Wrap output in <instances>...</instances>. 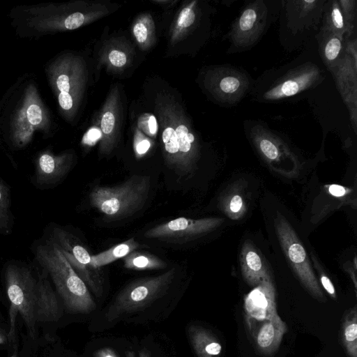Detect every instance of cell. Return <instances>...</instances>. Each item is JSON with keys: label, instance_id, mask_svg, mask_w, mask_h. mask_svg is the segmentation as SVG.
I'll return each mask as SVG.
<instances>
[{"label": "cell", "instance_id": "obj_14", "mask_svg": "<svg viewBox=\"0 0 357 357\" xmlns=\"http://www.w3.org/2000/svg\"><path fill=\"white\" fill-rule=\"evenodd\" d=\"M257 350L264 356L273 354L279 348L287 331L286 323L281 319L261 322H245Z\"/></svg>", "mask_w": 357, "mask_h": 357}, {"label": "cell", "instance_id": "obj_22", "mask_svg": "<svg viewBox=\"0 0 357 357\" xmlns=\"http://www.w3.org/2000/svg\"><path fill=\"white\" fill-rule=\"evenodd\" d=\"M123 266L133 271L162 269L167 263L158 257L145 252L132 251L123 258Z\"/></svg>", "mask_w": 357, "mask_h": 357}, {"label": "cell", "instance_id": "obj_9", "mask_svg": "<svg viewBox=\"0 0 357 357\" xmlns=\"http://www.w3.org/2000/svg\"><path fill=\"white\" fill-rule=\"evenodd\" d=\"M281 244L301 283L315 299L325 302L326 298L311 268L304 248L287 220L280 215L275 221Z\"/></svg>", "mask_w": 357, "mask_h": 357}, {"label": "cell", "instance_id": "obj_24", "mask_svg": "<svg viewBox=\"0 0 357 357\" xmlns=\"http://www.w3.org/2000/svg\"><path fill=\"white\" fill-rule=\"evenodd\" d=\"M244 264L243 275L250 285H257L266 277L261 259L255 251L249 250L244 255Z\"/></svg>", "mask_w": 357, "mask_h": 357}, {"label": "cell", "instance_id": "obj_8", "mask_svg": "<svg viewBox=\"0 0 357 357\" xmlns=\"http://www.w3.org/2000/svg\"><path fill=\"white\" fill-rule=\"evenodd\" d=\"M51 231L48 240L59 248L93 294L97 297L101 296L103 292V272L102 268H94L91 265V255L88 250L74 235L66 230L56 227Z\"/></svg>", "mask_w": 357, "mask_h": 357}, {"label": "cell", "instance_id": "obj_13", "mask_svg": "<svg viewBox=\"0 0 357 357\" xmlns=\"http://www.w3.org/2000/svg\"><path fill=\"white\" fill-rule=\"evenodd\" d=\"M356 52L354 49L344 57L340 56L329 68L348 107L354 131L356 128V54H354Z\"/></svg>", "mask_w": 357, "mask_h": 357}, {"label": "cell", "instance_id": "obj_18", "mask_svg": "<svg viewBox=\"0 0 357 357\" xmlns=\"http://www.w3.org/2000/svg\"><path fill=\"white\" fill-rule=\"evenodd\" d=\"M322 24L319 31L350 37L337 0L326 1L322 13Z\"/></svg>", "mask_w": 357, "mask_h": 357}, {"label": "cell", "instance_id": "obj_26", "mask_svg": "<svg viewBox=\"0 0 357 357\" xmlns=\"http://www.w3.org/2000/svg\"><path fill=\"white\" fill-rule=\"evenodd\" d=\"M195 3V1L192 2L190 6L183 8L179 13L176 21V28L179 31L185 30L194 24L196 19L195 11L193 8Z\"/></svg>", "mask_w": 357, "mask_h": 357}, {"label": "cell", "instance_id": "obj_42", "mask_svg": "<svg viewBox=\"0 0 357 357\" xmlns=\"http://www.w3.org/2000/svg\"><path fill=\"white\" fill-rule=\"evenodd\" d=\"M10 357H17V353L14 352V354Z\"/></svg>", "mask_w": 357, "mask_h": 357}, {"label": "cell", "instance_id": "obj_15", "mask_svg": "<svg viewBox=\"0 0 357 357\" xmlns=\"http://www.w3.org/2000/svg\"><path fill=\"white\" fill-rule=\"evenodd\" d=\"M71 162L66 156L54 157L48 153L40 156L33 183L38 188H47L61 182L68 174Z\"/></svg>", "mask_w": 357, "mask_h": 357}, {"label": "cell", "instance_id": "obj_11", "mask_svg": "<svg viewBox=\"0 0 357 357\" xmlns=\"http://www.w3.org/2000/svg\"><path fill=\"white\" fill-rule=\"evenodd\" d=\"M245 322H261L280 318L278 314L275 289L265 277L244 299Z\"/></svg>", "mask_w": 357, "mask_h": 357}, {"label": "cell", "instance_id": "obj_1", "mask_svg": "<svg viewBox=\"0 0 357 357\" xmlns=\"http://www.w3.org/2000/svg\"><path fill=\"white\" fill-rule=\"evenodd\" d=\"M325 77V70L317 62L296 60L264 73L250 94L259 102L278 103L314 89Z\"/></svg>", "mask_w": 357, "mask_h": 357}, {"label": "cell", "instance_id": "obj_4", "mask_svg": "<svg viewBox=\"0 0 357 357\" xmlns=\"http://www.w3.org/2000/svg\"><path fill=\"white\" fill-rule=\"evenodd\" d=\"M4 279L6 293L10 304V329L8 333L10 340L14 336L15 321L19 312L26 327L29 335L35 337L36 317L35 303L37 291V280L28 267L10 263L4 270Z\"/></svg>", "mask_w": 357, "mask_h": 357}, {"label": "cell", "instance_id": "obj_12", "mask_svg": "<svg viewBox=\"0 0 357 357\" xmlns=\"http://www.w3.org/2000/svg\"><path fill=\"white\" fill-rule=\"evenodd\" d=\"M326 1H282L285 27L293 34H301L306 29H312V26L319 23Z\"/></svg>", "mask_w": 357, "mask_h": 357}, {"label": "cell", "instance_id": "obj_19", "mask_svg": "<svg viewBox=\"0 0 357 357\" xmlns=\"http://www.w3.org/2000/svg\"><path fill=\"white\" fill-rule=\"evenodd\" d=\"M317 38L319 56L329 69L342 53L344 38L337 34L319 31Z\"/></svg>", "mask_w": 357, "mask_h": 357}, {"label": "cell", "instance_id": "obj_17", "mask_svg": "<svg viewBox=\"0 0 357 357\" xmlns=\"http://www.w3.org/2000/svg\"><path fill=\"white\" fill-rule=\"evenodd\" d=\"M191 346L197 357H220L222 347L219 340L206 328L192 324L188 328Z\"/></svg>", "mask_w": 357, "mask_h": 357}, {"label": "cell", "instance_id": "obj_7", "mask_svg": "<svg viewBox=\"0 0 357 357\" xmlns=\"http://www.w3.org/2000/svg\"><path fill=\"white\" fill-rule=\"evenodd\" d=\"M255 80L242 68L230 64L211 68L205 74V88L219 105L233 107L250 94Z\"/></svg>", "mask_w": 357, "mask_h": 357}, {"label": "cell", "instance_id": "obj_28", "mask_svg": "<svg viewBox=\"0 0 357 357\" xmlns=\"http://www.w3.org/2000/svg\"><path fill=\"white\" fill-rule=\"evenodd\" d=\"M149 117H143L142 122H139V126L149 135H154L158 130V123L154 116L149 114Z\"/></svg>", "mask_w": 357, "mask_h": 357}, {"label": "cell", "instance_id": "obj_16", "mask_svg": "<svg viewBox=\"0 0 357 357\" xmlns=\"http://www.w3.org/2000/svg\"><path fill=\"white\" fill-rule=\"evenodd\" d=\"M61 307L56 295L43 274L37 280L35 303L36 321H53L61 316Z\"/></svg>", "mask_w": 357, "mask_h": 357}, {"label": "cell", "instance_id": "obj_2", "mask_svg": "<svg viewBox=\"0 0 357 357\" xmlns=\"http://www.w3.org/2000/svg\"><path fill=\"white\" fill-rule=\"evenodd\" d=\"M37 261L48 273L69 313L89 314L96 304L82 279L76 273L59 248L47 240L36 247Z\"/></svg>", "mask_w": 357, "mask_h": 357}, {"label": "cell", "instance_id": "obj_37", "mask_svg": "<svg viewBox=\"0 0 357 357\" xmlns=\"http://www.w3.org/2000/svg\"><path fill=\"white\" fill-rule=\"evenodd\" d=\"M93 357H119L116 351L110 347H103L95 351Z\"/></svg>", "mask_w": 357, "mask_h": 357}, {"label": "cell", "instance_id": "obj_40", "mask_svg": "<svg viewBox=\"0 0 357 357\" xmlns=\"http://www.w3.org/2000/svg\"><path fill=\"white\" fill-rule=\"evenodd\" d=\"M126 357H137V356L134 351H127L126 352ZM137 357H151V352L146 348H143L139 351Z\"/></svg>", "mask_w": 357, "mask_h": 357}, {"label": "cell", "instance_id": "obj_33", "mask_svg": "<svg viewBox=\"0 0 357 357\" xmlns=\"http://www.w3.org/2000/svg\"><path fill=\"white\" fill-rule=\"evenodd\" d=\"M59 102L64 110H70L73 106V99L70 94L60 93L59 95Z\"/></svg>", "mask_w": 357, "mask_h": 357}, {"label": "cell", "instance_id": "obj_20", "mask_svg": "<svg viewBox=\"0 0 357 357\" xmlns=\"http://www.w3.org/2000/svg\"><path fill=\"white\" fill-rule=\"evenodd\" d=\"M139 247L135 238H130L116 244L109 249L91 257V265L94 268H102L118 259H123Z\"/></svg>", "mask_w": 357, "mask_h": 357}, {"label": "cell", "instance_id": "obj_23", "mask_svg": "<svg viewBox=\"0 0 357 357\" xmlns=\"http://www.w3.org/2000/svg\"><path fill=\"white\" fill-rule=\"evenodd\" d=\"M13 216L10 209V192L6 183L0 178V233L12 232Z\"/></svg>", "mask_w": 357, "mask_h": 357}, {"label": "cell", "instance_id": "obj_32", "mask_svg": "<svg viewBox=\"0 0 357 357\" xmlns=\"http://www.w3.org/2000/svg\"><path fill=\"white\" fill-rule=\"evenodd\" d=\"M56 86L60 93H66L70 94L71 88L70 78L66 74L60 75L56 79Z\"/></svg>", "mask_w": 357, "mask_h": 357}, {"label": "cell", "instance_id": "obj_3", "mask_svg": "<svg viewBox=\"0 0 357 357\" xmlns=\"http://www.w3.org/2000/svg\"><path fill=\"white\" fill-rule=\"evenodd\" d=\"M151 189V178L134 175L114 186H96L89 193L91 206L112 218H123L145 204Z\"/></svg>", "mask_w": 357, "mask_h": 357}, {"label": "cell", "instance_id": "obj_30", "mask_svg": "<svg viewBox=\"0 0 357 357\" xmlns=\"http://www.w3.org/2000/svg\"><path fill=\"white\" fill-rule=\"evenodd\" d=\"M26 115L32 125H38L42 121V112L37 105H31L27 109Z\"/></svg>", "mask_w": 357, "mask_h": 357}, {"label": "cell", "instance_id": "obj_21", "mask_svg": "<svg viewBox=\"0 0 357 357\" xmlns=\"http://www.w3.org/2000/svg\"><path fill=\"white\" fill-rule=\"evenodd\" d=\"M342 343L350 357H357L356 307L345 312L341 329Z\"/></svg>", "mask_w": 357, "mask_h": 357}, {"label": "cell", "instance_id": "obj_38", "mask_svg": "<svg viewBox=\"0 0 357 357\" xmlns=\"http://www.w3.org/2000/svg\"><path fill=\"white\" fill-rule=\"evenodd\" d=\"M242 199L238 195H235L232 197L229 207L231 211L233 212H238L240 211L241 206H242Z\"/></svg>", "mask_w": 357, "mask_h": 357}, {"label": "cell", "instance_id": "obj_27", "mask_svg": "<svg viewBox=\"0 0 357 357\" xmlns=\"http://www.w3.org/2000/svg\"><path fill=\"white\" fill-rule=\"evenodd\" d=\"M85 22V15L82 13H74L64 21V26L67 29H75L81 26Z\"/></svg>", "mask_w": 357, "mask_h": 357}, {"label": "cell", "instance_id": "obj_29", "mask_svg": "<svg viewBox=\"0 0 357 357\" xmlns=\"http://www.w3.org/2000/svg\"><path fill=\"white\" fill-rule=\"evenodd\" d=\"M133 34L139 43H144L148 39L149 30L142 20L138 21L134 25Z\"/></svg>", "mask_w": 357, "mask_h": 357}, {"label": "cell", "instance_id": "obj_10", "mask_svg": "<svg viewBox=\"0 0 357 357\" xmlns=\"http://www.w3.org/2000/svg\"><path fill=\"white\" fill-rule=\"evenodd\" d=\"M222 220L220 218L191 219L181 217L148 229L144 236L167 241L191 239L214 229Z\"/></svg>", "mask_w": 357, "mask_h": 357}, {"label": "cell", "instance_id": "obj_25", "mask_svg": "<svg viewBox=\"0 0 357 357\" xmlns=\"http://www.w3.org/2000/svg\"><path fill=\"white\" fill-rule=\"evenodd\" d=\"M349 36L356 29L357 6L356 0H338Z\"/></svg>", "mask_w": 357, "mask_h": 357}, {"label": "cell", "instance_id": "obj_31", "mask_svg": "<svg viewBox=\"0 0 357 357\" xmlns=\"http://www.w3.org/2000/svg\"><path fill=\"white\" fill-rule=\"evenodd\" d=\"M108 57L110 63L116 67H122L127 61L126 54L123 52L116 50H112Z\"/></svg>", "mask_w": 357, "mask_h": 357}, {"label": "cell", "instance_id": "obj_36", "mask_svg": "<svg viewBox=\"0 0 357 357\" xmlns=\"http://www.w3.org/2000/svg\"><path fill=\"white\" fill-rule=\"evenodd\" d=\"M321 283L323 287L325 289V290L328 292V294H330L333 299H335V289L330 279L325 275H322L321 276Z\"/></svg>", "mask_w": 357, "mask_h": 357}, {"label": "cell", "instance_id": "obj_6", "mask_svg": "<svg viewBox=\"0 0 357 357\" xmlns=\"http://www.w3.org/2000/svg\"><path fill=\"white\" fill-rule=\"evenodd\" d=\"M273 3L268 0L245 2L227 33L229 53L247 51L257 45L275 17Z\"/></svg>", "mask_w": 357, "mask_h": 357}, {"label": "cell", "instance_id": "obj_34", "mask_svg": "<svg viewBox=\"0 0 357 357\" xmlns=\"http://www.w3.org/2000/svg\"><path fill=\"white\" fill-rule=\"evenodd\" d=\"M151 142L146 139L138 141L135 144V151L137 157H142L150 149Z\"/></svg>", "mask_w": 357, "mask_h": 357}, {"label": "cell", "instance_id": "obj_41", "mask_svg": "<svg viewBox=\"0 0 357 357\" xmlns=\"http://www.w3.org/2000/svg\"><path fill=\"white\" fill-rule=\"evenodd\" d=\"M5 342V338L3 336H2L1 335H0V344H3Z\"/></svg>", "mask_w": 357, "mask_h": 357}, {"label": "cell", "instance_id": "obj_35", "mask_svg": "<svg viewBox=\"0 0 357 357\" xmlns=\"http://www.w3.org/2000/svg\"><path fill=\"white\" fill-rule=\"evenodd\" d=\"M101 137L100 131L97 128L90 129L84 137V142L86 144H93Z\"/></svg>", "mask_w": 357, "mask_h": 357}, {"label": "cell", "instance_id": "obj_39", "mask_svg": "<svg viewBox=\"0 0 357 357\" xmlns=\"http://www.w3.org/2000/svg\"><path fill=\"white\" fill-rule=\"evenodd\" d=\"M328 191L335 197H342L346 194L345 188L339 185H331L328 188Z\"/></svg>", "mask_w": 357, "mask_h": 357}, {"label": "cell", "instance_id": "obj_5", "mask_svg": "<svg viewBox=\"0 0 357 357\" xmlns=\"http://www.w3.org/2000/svg\"><path fill=\"white\" fill-rule=\"evenodd\" d=\"M176 273L173 267L162 274L139 278L122 289L112 302L107 312L109 321L144 310L162 297L170 288Z\"/></svg>", "mask_w": 357, "mask_h": 357}]
</instances>
